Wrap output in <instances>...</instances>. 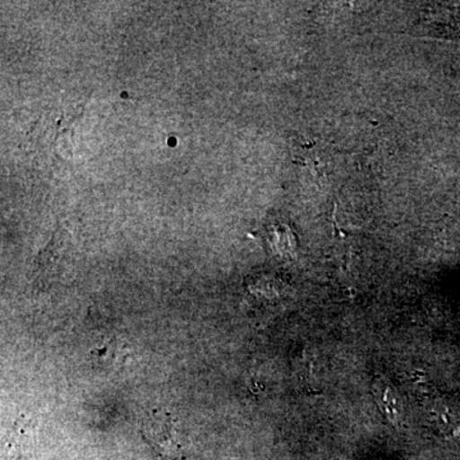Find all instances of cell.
<instances>
[{"label":"cell","mask_w":460,"mask_h":460,"mask_svg":"<svg viewBox=\"0 0 460 460\" xmlns=\"http://www.w3.org/2000/svg\"><path fill=\"white\" fill-rule=\"evenodd\" d=\"M417 27L435 38H460V4H436L426 9Z\"/></svg>","instance_id":"2"},{"label":"cell","mask_w":460,"mask_h":460,"mask_svg":"<svg viewBox=\"0 0 460 460\" xmlns=\"http://www.w3.org/2000/svg\"><path fill=\"white\" fill-rule=\"evenodd\" d=\"M142 432L148 443L164 460H178L181 456L180 434L171 414L163 411H151L145 417Z\"/></svg>","instance_id":"1"},{"label":"cell","mask_w":460,"mask_h":460,"mask_svg":"<svg viewBox=\"0 0 460 460\" xmlns=\"http://www.w3.org/2000/svg\"><path fill=\"white\" fill-rule=\"evenodd\" d=\"M374 394L378 407L385 414L386 419L396 425L399 419L398 404H396L395 395L393 394L390 387L384 385V384L383 385H376Z\"/></svg>","instance_id":"3"},{"label":"cell","mask_w":460,"mask_h":460,"mask_svg":"<svg viewBox=\"0 0 460 460\" xmlns=\"http://www.w3.org/2000/svg\"><path fill=\"white\" fill-rule=\"evenodd\" d=\"M431 417L436 428L445 432V434L456 432V429L459 428L458 414L454 413L444 402L435 405L434 410L431 411Z\"/></svg>","instance_id":"4"}]
</instances>
